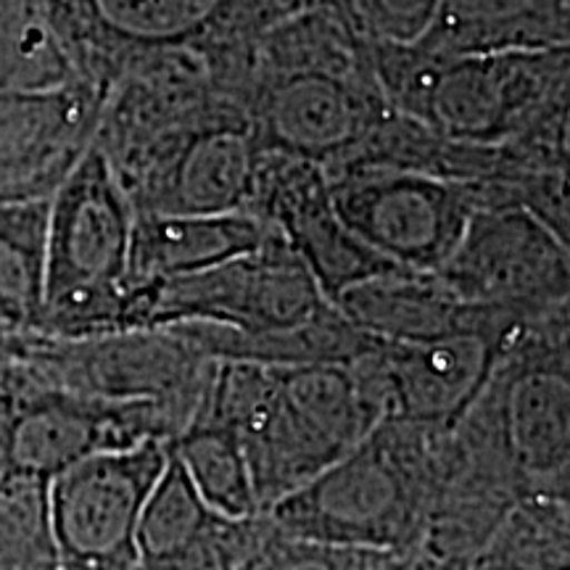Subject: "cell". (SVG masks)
Listing matches in <instances>:
<instances>
[{"instance_id":"obj_1","label":"cell","mask_w":570,"mask_h":570,"mask_svg":"<svg viewBox=\"0 0 570 570\" xmlns=\"http://www.w3.org/2000/svg\"><path fill=\"white\" fill-rule=\"evenodd\" d=\"M194 420L235 431L262 515L381 425L348 365L217 362Z\"/></svg>"},{"instance_id":"obj_2","label":"cell","mask_w":570,"mask_h":570,"mask_svg":"<svg viewBox=\"0 0 570 570\" xmlns=\"http://www.w3.org/2000/svg\"><path fill=\"white\" fill-rule=\"evenodd\" d=\"M106 92L48 0H0V204L51 198L90 146Z\"/></svg>"},{"instance_id":"obj_3","label":"cell","mask_w":570,"mask_h":570,"mask_svg":"<svg viewBox=\"0 0 570 570\" xmlns=\"http://www.w3.org/2000/svg\"><path fill=\"white\" fill-rule=\"evenodd\" d=\"M446 433L383 420L352 452L273 504L265 518L288 539L415 558Z\"/></svg>"},{"instance_id":"obj_4","label":"cell","mask_w":570,"mask_h":570,"mask_svg":"<svg viewBox=\"0 0 570 570\" xmlns=\"http://www.w3.org/2000/svg\"><path fill=\"white\" fill-rule=\"evenodd\" d=\"M132 223L130 198L90 140L48 198L38 336L90 338L130 331Z\"/></svg>"},{"instance_id":"obj_5","label":"cell","mask_w":570,"mask_h":570,"mask_svg":"<svg viewBox=\"0 0 570 570\" xmlns=\"http://www.w3.org/2000/svg\"><path fill=\"white\" fill-rule=\"evenodd\" d=\"M454 431L508 473L520 502H568V317L518 333Z\"/></svg>"},{"instance_id":"obj_6","label":"cell","mask_w":570,"mask_h":570,"mask_svg":"<svg viewBox=\"0 0 570 570\" xmlns=\"http://www.w3.org/2000/svg\"><path fill=\"white\" fill-rule=\"evenodd\" d=\"M415 122L444 140L510 148L531 167L568 173V48L436 59Z\"/></svg>"},{"instance_id":"obj_7","label":"cell","mask_w":570,"mask_h":570,"mask_svg":"<svg viewBox=\"0 0 570 570\" xmlns=\"http://www.w3.org/2000/svg\"><path fill=\"white\" fill-rule=\"evenodd\" d=\"M17 341L21 360L48 386L109 402H154L177 433L194 420L217 365L173 325L90 338L17 333Z\"/></svg>"},{"instance_id":"obj_8","label":"cell","mask_w":570,"mask_h":570,"mask_svg":"<svg viewBox=\"0 0 570 570\" xmlns=\"http://www.w3.org/2000/svg\"><path fill=\"white\" fill-rule=\"evenodd\" d=\"M333 209L348 230L391 265L439 273L458 248L475 185L373 161L325 167Z\"/></svg>"},{"instance_id":"obj_9","label":"cell","mask_w":570,"mask_h":570,"mask_svg":"<svg viewBox=\"0 0 570 570\" xmlns=\"http://www.w3.org/2000/svg\"><path fill=\"white\" fill-rule=\"evenodd\" d=\"M462 302L541 323L568 315L570 252L523 206L479 209L436 273Z\"/></svg>"},{"instance_id":"obj_10","label":"cell","mask_w":570,"mask_h":570,"mask_svg":"<svg viewBox=\"0 0 570 570\" xmlns=\"http://www.w3.org/2000/svg\"><path fill=\"white\" fill-rule=\"evenodd\" d=\"M333 306L273 230L254 252L204 273L151 285L146 327L214 323L244 333L291 331Z\"/></svg>"},{"instance_id":"obj_11","label":"cell","mask_w":570,"mask_h":570,"mask_svg":"<svg viewBox=\"0 0 570 570\" xmlns=\"http://www.w3.org/2000/svg\"><path fill=\"white\" fill-rule=\"evenodd\" d=\"M169 460V441L101 452L51 479L63 570H138V520Z\"/></svg>"},{"instance_id":"obj_12","label":"cell","mask_w":570,"mask_h":570,"mask_svg":"<svg viewBox=\"0 0 570 570\" xmlns=\"http://www.w3.org/2000/svg\"><path fill=\"white\" fill-rule=\"evenodd\" d=\"M173 417L154 402H109L38 383L0 439L3 465L40 479L101 452L173 441Z\"/></svg>"},{"instance_id":"obj_13","label":"cell","mask_w":570,"mask_h":570,"mask_svg":"<svg viewBox=\"0 0 570 570\" xmlns=\"http://www.w3.org/2000/svg\"><path fill=\"white\" fill-rule=\"evenodd\" d=\"M262 151L333 167L360 151L391 109L375 82L288 75L262 85L246 106Z\"/></svg>"},{"instance_id":"obj_14","label":"cell","mask_w":570,"mask_h":570,"mask_svg":"<svg viewBox=\"0 0 570 570\" xmlns=\"http://www.w3.org/2000/svg\"><path fill=\"white\" fill-rule=\"evenodd\" d=\"M259 154L248 114L230 104L156 156L125 194L135 214L248 212Z\"/></svg>"},{"instance_id":"obj_15","label":"cell","mask_w":570,"mask_h":570,"mask_svg":"<svg viewBox=\"0 0 570 570\" xmlns=\"http://www.w3.org/2000/svg\"><path fill=\"white\" fill-rule=\"evenodd\" d=\"M502 344L479 333L394 344L377 341L386 420L452 431L494 373Z\"/></svg>"},{"instance_id":"obj_16","label":"cell","mask_w":570,"mask_h":570,"mask_svg":"<svg viewBox=\"0 0 570 570\" xmlns=\"http://www.w3.org/2000/svg\"><path fill=\"white\" fill-rule=\"evenodd\" d=\"M48 6L85 67L111 88L132 56L198 46L225 0H48Z\"/></svg>"},{"instance_id":"obj_17","label":"cell","mask_w":570,"mask_h":570,"mask_svg":"<svg viewBox=\"0 0 570 570\" xmlns=\"http://www.w3.org/2000/svg\"><path fill=\"white\" fill-rule=\"evenodd\" d=\"M333 304L370 338L394 344L479 333L504 348L523 327L518 317L462 302L436 273H412L402 267L352 285Z\"/></svg>"},{"instance_id":"obj_18","label":"cell","mask_w":570,"mask_h":570,"mask_svg":"<svg viewBox=\"0 0 570 570\" xmlns=\"http://www.w3.org/2000/svg\"><path fill=\"white\" fill-rule=\"evenodd\" d=\"M415 46L441 61L570 48V0H441Z\"/></svg>"},{"instance_id":"obj_19","label":"cell","mask_w":570,"mask_h":570,"mask_svg":"<svg viewBox=\"0 0 570 570\" xmlns=\"http://www.w3.org/2000/svg\"><path fill=\"white\" fill-rule=\"evenodd\" d=\"M273 227L248 212L135 214L130 285L196 275L259 248Z\"/></svg>"},{"instance_id":"obj_20","label":"cell","mask_w":570,"mask_h":570,"mask_svg":"<svg viewBox=\"0 0 570 570\" xmlns=\"http://www.w3.org/2000/svg\"><path fill=\"white\" fill-rule=\"evenodd\" d=\"M230 520L204 502L180 462L169 454L138 520L140 568L175 566L212 550Z\"/></svg>"},{"instance_id":"obj_21","label":"cell","mask_w":570,"mask_h":570,"mask_svg":"<svg viewBox=\"0 0 570 570\" xmlns=\"http://www.w3.org/2000/svg\"><path fill=\"white\" fill-rule=\"evenodd\" d=\"M48 198L0 204V331L38 333L46 302Z\"/></svg>"},{"instance_id":"obj_22","label":"cell","mask_w":570,"mask_h":570,"mask_svg":"<svg viewBox=\"0 0 570 570\" xmlns=\"http://www.w3.org/2000/svg\"><path fill=\"white\" fill-rule=\"evenodd\" d=\"M169 454L180 462L190 483L217 515L227 520L262 515L244 446L227 425L190 420L169 441Z\"/></svg>"},{"instance_id":"obj_23","label":"cell","mask_w":570,"mask_h":570,"mask_svg":"<svg viewBox=\"0 0 570 570\" xmlns=\"http://www.w3.org/2000/svg\"><path fill=\"white\" fill-rule=\"evenodd\" d=\"M0 570H63L51 481L0 468Z\"/></svg>"},{"instance_id":"obj_24","label":"cell","mask_w":570,"mask_h":570,"mask_svg":"<svg viewBox=\"0 0 570 570\" xmlns=\"http://www.w3.org/2000/svg\"><path fill=\"white\" fill-rule=\"evenodd\" d=\"M441 0H352L356 30L370 42L412 46L423 38Z\"/></svg>"},{"instance_id":"obj_25","label":"cell","mask_w":570,"mask_h":570,"mask_svg":"<svg viewBox=\"0 0 570 570\" xmlns=\"http://www.w3.org/2000/svg\"><path fill=\"white\" fill-rule=\"evenodd\" d=\"M304 9H327V11H336L341 17H346L354 24V9H352V0H302ZM356 27V24H354Z\"/></svg>"},{"instance_id":"obj_26","label":"cell","mask_w":570,"mask_h":570,"mask_svg":"<svg viewBox=\"0 0 570 570\" xmlns=\"http://www.w3.org/2000/svg\"><path fill=\"white\" fill-rule=\"evenodd\" d=\"M0 468H3V454H0Z\"/></svg>"}]
</instances>
